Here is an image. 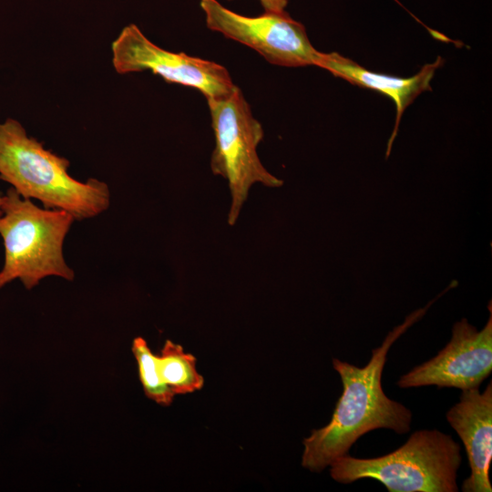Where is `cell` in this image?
<instances>
[{
	"instance_id": "277c9868",
	"label": "cell",
	"mask_w": 492,
	"mask_h": 492,
	"mask_svg": "<svg viewBox=\"0 0 492 492\" xmlns=\"http://www.w3.org/2000/svg\"><path fill=\"white\" fill-rule=\"evenodd\" d=\"M460 445L439 430H418L396 450L373 458L349 454L333 460V479L350 484L363 478L381 482L389 492H456Z\"/></svg>"
},
{
	"instance_id": "3957f363",
	"label": "cell",
	"mask_w": 492,
	"mask_h": 492,
	"mask_svg": "<svg viewBox=\"0 0 492 492\" xmlns=\"http://www.w3.org/2000/svg\"><path fill=\"white\" fill-rule=\"evenodd\" d=\"M1 210L5 261L0 290L15 279L27 290L47 276L73 281L74 272L63 256L64 240L75 220L69 212L41 209L12 187L3 195Z\"/></svg>"
},
{
	"instance_id": "6da1fadb",
	"label": "cell",
	"mask_w": 492,
	"mask_h": 492,
	"mask_svg": "<svg viewBox=\"0 0 492 492\" xmlns=\"http://www.w3.org/2000/svg\"><path fill=\"white\" fill-rule=\"evenodd\" d=\"M439 296L409 314L403 323L389 332L382 344L372 350L371 359L364 367L333 359L343 391L331 421L325 426L313 430L310 436L303 439V467L313 472L323 470L333 460L348 454L352 446L370 431L387 428L397 434L409 432L412 413L401 403L386 396L382 388L383 370L392 344L423 317Z\"/></svg>"
},
{
	"instance_id": "52a82bcc",
	"label": "cell",
	"mask_w": 492,
	"mask_h": 492,
	"mask_svg": "<svg viewBox=\"0 0 492 492\" xmlns=\"http://www.w3.org/2000/svg\"><path fill=\"white\" fill-rule=\"evenodd\" d=\"M111 49L113 67L119 74L149 70L167 82L198 89L206 99L226 97L237 87L221 65L165 50L152 43L136 25L125 26Z\"/></svg>"
},
{
	"instance_id": "7c38bea8",
	"label": "cell",
	"mask_w": 492,
	"mask_h": 492,
	"mask_svg": "<svg viewBox=\"0 0 492 492\" xmlns=\"http://www.w3.org/2000/svg\"><path fill=\"white\" fill-rule=\"evenodd\" d=\"M131 350L138 364V376L146 396L159 405H169L175 395L161 379L158 355L140 336L133 340Z\"/></svg>"
},
{
	"instance_id": "4fadbf2b",
	"label": "cell",
	"mask_w": 492,
	"mask_h": 492,
	"mask_svg": "<svg viewBox=\"0 0 492 492\" xmlns=\"http://www.w3.org/2000/svg\"><path fill=\"white\" fill-rule=\"evenodd\" d=\"M265 12H283L288 0H259Z\"/></svg>"
},
{
	"instance_id": "5bb4252c",
	"label": "cell",
	"mask_w": 492,
	"mask_h": 492,
	"mask_svg": "<svg viewBox=\"0 0 492 492\" xmlns=\"http://www.w3.org/2000/svg\"><path fill=\"white\" fill-rule=\"evenodd\" d=\"M2 200H3V196H0V215H1V212H2V210H1Z\"/></svg>"
},
{
	"instance_id": "7a4b0ae2",
	"label": "cell",
	"mask_w": 492,
	"mask_h": 492,
	"mask_svg": "<svg viewBox=\"0 0 492 492\" xmlns=\"http://www.w3.org/2000/svg\"><path fill=\"white\" fill-rule=\"evenodd\" d=\"M69 161L44 149L15 119L0 123V179L25 199H36L46 209L69 212L75 220L93 218L110 201L108 185L97 179L72 178Z\"/></svg>"
},
{
	"instance_id": "8fae6325",
	"label": "cell",
	"mask_w": 492,
	"mask_h": 492,
	"mask_svg": "<svg viewBox=\"0 0 492 492\" xmlns=\"http://www.w3.org/2000/svg\"><path fill=\"white\" fill-rule=\"evenodd\" d=\"M159 374L174 395H185L203 387L204 379L196 368V358L180 344L167 340L158 355Z\"/></svg>"
},
{
	"instance_id": "30bf717a",
	"label": "cell",
	"mask_w": 492,
	"mask_h": 492,
	"mask_svg": "<svg viewBox=\"0 0 492 492\" xmlns=\"http://www.w3.org/2000/svg\"><path fill=\"white\" fill-rule=\"evenodd\" d=\"M444 60L437 59L425 65L421 70L410 77H398L370 71L356 62L336 52L318 53L314 66L323 68L334 77H341L354 85L373 89L389 97L395 103L396 118L394 131L388 142L386 157L389 156L398 126L405 109L424 91L431 90L430 82L436 70Z\"/></svg>"
},
{
	"instance_id": "9c48e42d",
	"label": "cell",
	"mask_w": 492,
	"mask_h": 492,
	"mask_svg": "<svg viewBox=\"0 0 492 492\" xmlns=\"http://www.w3.org/2000/svg\"><path fill=\"white\" fill-rule=\"evenodd\" d=\"M446 420L462 440L470 476L464 480V492H491L489 468L492 460V383L483 392L463 390L459 402L446 413Z\"/></svg>"
},
{
	"instance_id": "5b68a950",
	"label": "cell",
	"mask_w": 492,
	"mask_h": 492,
	"mask_svg": "<svg viewBox=\"0 0 492 492\" xmlns=\"http://www.w3.org/2000/svg\"><path fill=\"white\" fill-rule=\"evenodd\" d=\"M206 100L215 138L210 169L229 183L228 223L232 226L253 184L279 188L283 181L270 173L259 159L257 146L263 138V128L240 87L226 97Z\"/></svg>"
},
{
	"instance_id": "8992f818",
	"label": "cell",
	"mask_w": 492,
	"mask_h": 492,
	"mask_svg": "<svg viewBox=\"0 0 492 492\" xmlns=\"http://www.w3.org/2000/svg\"><path fill=\"white\" fill-rule=\"evenodd\" d=\"M200 5L209 29L254 49L269 63L288 67L314 66L319 51L311 44L304 26L285 11L246 16L217 0H200Z\"/></svg>"
},
{
	"instance_id": "ba28073f",
	"label": "cell",
	"mask_w": 492,
	"mask_h": 492,
	"mask_svg": "<svg viewBox=\"0 0 492 492\" xmlns=\"http://www.w3.org/2000/svg\"><path fill=\"white\" fill-rule=\"evenodd\" d=\"M478 331L466 319L456 322L447 344L433 358L415 366L397 382L400 388L436 385L478 388L492 372V311Z\"/></svg>"
}]
</instances>
